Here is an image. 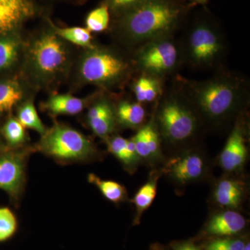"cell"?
<instances>
[{
    "label": "cell",
    "instance_id": "cell-1",
    "mask_svg": "<svg viewBox=\"0 0 250 250\" xmlns=\"http://www.w3.org/2000/svg\"><path fill=\"white\" fill-rule=\"evenodd\" d=\"M174 77V83L195 109L205 131H230L238 116L248 111L250 82L236 72L224 68L200 81Z\"/></svg>",
    "mask_w": 250,
    "mask_h": 250
},
{
    "label": "cell",
    "instance_id": "cell-2",
    "mask_svg": "<svg viewBox=\"0 0 250 250\" xmlns=\"http://www.w3.org/2000/svg\"><path fill=\"white\" fill-rule=\"evenodd\" d=\"M192 6L177 0H146L113 16V30L133 52L157 38L175 35Z\"/></svg>",
    "mask_w": 250,
    "mask_h": 250
},
{
    "label": "cell",
    "instance_id": "cell-3",
    "mask_svg": "<svg viewBox=\"0 0 250 250\" xmlns=\"http://www.w3.org/2000/svg\"><path fill=\"white\" fill-rule=\"evenodd\" d=\"M152 117L162 146L177 150L196 146L203 126L196 112L175 83L164 90Z\"/></svg>",
    "mask_w": 250,
    "mask_h": 250
},
{
    "label": "cell",
    "instance_id": "cell-4",
    "mask_svg": "<svg viewBox=\"0 0 250 250\" xmlns=\"http://www.w3.org/2000/svg\"><path fill=\"white\" fill-rule=\"evenodd\" d=\"M179 39L184 65L198 71L225 68L228 43L220 24L208 13L195 16Z\"/></svg>",
    "mask_w": 250,
    "mask_h": 250
},
{
    "label": "cell",
    "instance_id": "cell-5",
    "mask_svg": "<svg viewBox=\"0 0 250 250\" xmlns=\"http://www.w3.org/2000/svg\"><path fill=\"white\" fill-rule=\"evenodd\" d=\"M34 148L36 152L62 165L101 161L104 156L89 138L68 125L58 123L46 130Z\"/></svg>",
    "mask_w": 250,
    "mask_h": 250
},
{
    "label": "cell",
    "instance_id": "cell-6",
    "mask_svg": "<svg viewBox=\"0 0 250 250\" xmlns=\"http://www.w3.org/2000/svg\"><path fill=\"white\" fill-rule=\"evenodd\" d=\"M136 72L131 59L107 47L88 49L82 59L80 74L86 83L106 89L121 87Z\"/></svg>",
    "mask_w": 250,
    "mask_h": 250
},
{
    "label": "cell",
    "instance_id": "cell-7",
    "mask_svg": "<svg viewBox=\"0 0 250 250\" xmlns=\"http://www.w3.org/2000/svg\"><path fill=\"white\" fill-rule=\"evenodd\" d=\"M131 58L136 72L164 80L177 76L184 65L180 42L175 35L163 36L143 44L133 51Z\"/></svg>",
    "mask_w": 250,
    "mask_h": 250
},
{
    "label": "cell",
    "instance_id": "cell-8",
    "mask_svg": "<svg viewBox=\"0 0 250 250\" xmlns=\"http://www.w3.org/2000/svg\"><path fill=\"white\" fill-rule=\"evenodd\" d=\"M160 170L162 175L180 187L205 182L211 175L208 156L196 146L177 151L166 159Z\"/></svg>",
    "mask_w": 250,
    "mask_h": 250
},
{
    "label": "cell",
    "instance_id": "cell-9",
    "mask_svg": "<svg viewBox=\"0 0 250 250\" xmlns=\"http://www.w3.org/2000/svg\"><path fill=\"white\" fill-rule=\"evenodd\" d=\"M36 152L34 146L10 149L0 154V190L9 195L15 205H19L27 184L29 157Z\"/></svg>",
    "mask_w": 250,
    "mask_h": 250
},
{
    "label": "cell",
    "instance_id": "cell-10",
    "mask_svg": "<svg viewBox=\"0 0 250 250\" xmlns=\"http://www.w3.org/2000/svg\"><path fill=\"white\" fill-rule=\"evenodd\" d=\"M30 59L36 72L43 77L62 73L67 63L68 54L62 39L54 33L38 38L30 49Z\"/></svg>",
    "mask_w": 250,
    "mask_h": 250
},
{
    "label": "cell",
    "instance_id": "cell-11",
    "mask_svg": "<svg viewBox=\"0 0 250 250\" xmlns=\"http://www.w3.org/2000/svg\"><path fill=\"white\" fill-rule=\"evenodd\" d=\"M249 135V114L247 111L237 118L219 154L218 164L225 174H238L243 171L248 161Z\"/></svg>",
    "mask_w": 250,
    "mask_h": 250
},
{
    "label": "cell",
    "instance_id": "cell-12",
    "mask_svg": "<svg viewBox=\"0 0 250 250\" xmlns=\"http://www.w3.org/2000/svg\"><path fill=\"white\" fill-rule=\"evenodd\" d=\"M248 224L238 210L222 209L210 215L195 240L244 234Z\"/></svg>",
    "mask_w": 250,
    "mask_h": 250
},
{
    "label": "cell",
    "instance_id": "cell-13",
    "mask_svg": "<svg viewBox=\"0 0 250 250\" xmlns=\"http://www.w3.org/2000/svg\"><path fill=\"white\" fill-rule=\"evenodd\" d=\"M131 139L141 164L153 167L164 164L166 159L163 152L162 142L152 115L147 123L137 130Z\"/></svg>",
    "mask_w": 250,
    "mask_h": 250
},
{
    "label": "cell",
    "instance_id": "cell-14",
    "mask_svg": "<svg viewBox=\"0 0 250 250\" xmlns=\"http://www.w3.org/2000/svg\"><path fill=\"white\" fill-rule=\"evenodd\" d=\"M237 175L225 174L213 185L212 201L222 209L238 210L246 200L248 184Z\"/></svg>",
    "mask_w": 250,
    "mask_h": 250
},
{
    "label": "cell",
    "instance_id": "cell-15",
    "mask_svg": "<svg viewBox=\"0 0 250 250\" xmlns=\"http://www.w3.org/2000/svg\"><path fill=\"white\" fill-rule=\"evenodd\" d=\"M86 123L95 136L106 141L118 126L115 105L108 99H100L87 112Z\"/></svg>",
    "mask_w": 250,
    "mask_h": 250
},
{
    "label": "cell",
    "instance_id": "cell-16",
    "mask_svg": "<svg viewBox=\"0 0 250 250\" xmlns=\"http://www.w3.org/2000/svg\"><path fill=\"white\" fill-rule=\"evenodd\" d=\"M33 0H0V34L17 29L36 14Z\"/></svg>",
    "mask_w": 250,
    "mask_h": 250
},
{
    "label": "cell",
    "instance_id": "cell-17",
    "mask_svg": "<svg viewBox=\"0 0 250 250\" xmlns=\"http://www.w3.org/2000/svg\"><path fill=\"white\" fill-rule=\"evenodd\" d=\"M105 142L108 152L121 163L123 168L128 173H135L142 164L131 138L126 139L119 135H113Z\"/></svg>",
    "mask_w": 250,
    "mask_h": 250
},
{
    "label": "cell",
    "instance_id": "cell-18",
    "mask_svg": "<svg viewBox=\"0 0 250 250\" xmlns=\"http://www.w3.org/2000/svg\"><path fill=\"white\" fill-rule=\"evenodd\" d=\"M118 126L138 130L147 123V113L144 104L136 100H122L115 105Z\"/></svg>",
    "mask_w": 250,
    "mask_h": 250
},
{
    "label": "cell",
    "instance_id": "cell-19",
    "mask_svg": "<svg viewBox=\"0 0 250 250\" xmlns=\"http://www.w3.org/2000/svg\"><path fill=\"white\" fill-rule=\"evenodd\" d=\"M137 74L131 83V90L135 100L143 104H155L165 90V80L147 74Z\"/></svg>",
    "mask_w": 250,
    "mask_h": 250
},
{
    "label": "cell",
    "instance_id": "cell-20",
    "mask_svg": "<svg viewBox=\"0 0 250 250\" xmlns=\"http://www.w3.org/2000/svg\"><path fill=\"white\" fill-rule=\"evenodd\" d=\"M162 175L161 170H154L149 174L147 182L140 188L130 202L134 204L135 213L133 225L137 226L141 223L143 213L152 205L157 192L158 183Z\"/></svg>",
    "mask_w": 250,
    "mask_h": 250
},
{
    "label": "cell",
    "instance_id": "cell-21",
    "mask_svg": "<svg viewBox=\"0 0 250 250\" xmlns=\"http://www.w3.org/2000/svg\"><path fill=\"white\" fill-rule=\"evenodd\" d=\"M85 100L70 95H56L51 97L43 105L44 109L52 116H74L83 111Z\"/></svg>",
    "mask_w": 250,
    "mask_h": 250
},
{
    "label": "cell",
    "instance_id": "cell-22",
    "mask_svg": "<svg viewBox=\"0 0 250 250\" xmlns=\"http://www.w3.org/2000/svg\"><path fill=\"white\" fill-rule=\"evenodd\" d=\"M87 179L90 184L98 188L108 201L114 205H120L129 200L127 190L123 184L115 181L105 180L94 173L88 174Z\"/></svg>",
    "mask_w": 250,
    "mask_h": 250
},
{
    "label": "cell",
    "instance_id": "cell-23",
    "mask_svg": "<svg viewBox=\"0 0 250 250\" xmlns=\"http://www.w3.org/2000/svg\"><path fill=\"white\" fill-rule=\"evenodd\" d=\"M23 90L15 80L0 82V114L9 113L22 100Z\"/></svg>",
    "mask_w": 250,
    "mask_h": 250
},
{
    "label": "cell",
    "instance_id": "cell-24",
    "mask_svg": "<svg viewBox=\"0 0 250 250\" xmlns=\"http://www.w3.org/2000/svg\"><path fill=\"white\" fill-rule=\"evenodd\" d=\"M26 128L16 118H10L3 126V136L10 149H18L27 146L29 141Z\"/></svg>",
    "mask_w": 250,
    "mask_h": 250
},
{
    "label": "cell",
    "instance_id": "cell-25",
    "mask_svg": "<svg viewBox=\"0 0 250 250\" xmlns=\"http://www.w3.org/2000/svg\"><path fill=\"white\" fill-rule=\"evenodd\" d=\"M54 34L62 39L69 41L75 45L91 49L95 47L93 44V36L91 32L86 28L72 27L59 28L54 26Z\"/></svg>",
    "mask_w": 250,
    "mask_h": 250
},
{
    "label": "cell",
    "instance_id": "cell-26",
    "mask_svg": "<svg viewBox=\"0 0 250 250\" xmlns=\"http://www.w3.org/2000/svg\"><path fill=\"white\" fill-rule=\"evenodd\" d=\"M200 245L202 250H243L249 241L248 234L206 238Z\"/></svg>",
    "mask_w": 250,
    "mask_h": 250
},
{
    "label": "cell",
    "instance_id": "cell-27",
    "mask_svg": "<svg viewBox=\"0 0 250 250\" xmlns=\"http://www.w3.org/2000/svg\"><path fill=\"white\" fill-rule=\"evenodd\" d=\"M16 118L24 127L34 130L41 136L47 130L31 101L25 102L18 108Z\"/></svg>",
    "mask_w": 250,
    "mask_h": 250
},
{
    "label": "cell",
    "instance_id": "cell-28",
    "mask_svg": "<svg viewBox=\"0 0 250 250\" xmlns=\"http://www.w3.org/2000/svg\"><path fill=\"white\" fill-rule=\"evenodd\" d=\"M111 16L107 5L102 3L98 7L92 10L85 18L86 29L94 33L106 30L111 23Z\"/></svg>",
    "mask_w": 250,
    "mask_h": 250
},
{
    "label": "cell",
    "instance_id": "cell-29",
    "mask_svg": "<svg viewBox=\"0 0 250 250\" xmlns=\"http://www.w3.org/2000/svg\"><path fill=\"white\" fill-rule=\"evenodd\" d=\"M20 43L13 38H0V70L9 68L17 60Z\"/></svg>",
    "mask_w": 250,
    "mask_h": 250
},
{
    "label": "cell",
    "instance_id": "cell-30",
    "mask_svg": "<svg viewBox=\"0 0 250 250\" xmlns=\"http://www.w3.org/2000/svg\"><path fill=\"white\" fill-rule=\"evenodd\" d=\"M18 229L17 217L8 207H0V243L9 241Z\"/></svg>",
    "mask_w": 250,
    "mask_h": 250
},
{
    "label": "cell",
    "instance_id": "cell-31",
    "mask_svg": "<svg viewBox=\"0 0 250 250\" xmlns=\"http://www.w3.org/2000/svg\"><path fill=\"white\" fill-rule=\"evenodd\" d=\"M145 1L146 0H104L103 3L107 5L112 16H116Z\"/></svg>",
    "mask_w": 250,
    "mask_h": 250
},
{
    "label": "cell",
    "instance_id": "cell-32",
    "mask_svg": "<svg viewBox=\"0 0 250 250\" xmlns=\"http://www.w3.org/2000/svg\"><path fill=\"white\" fill-rule=\"evenodd\" d=\"M168 248L169 250H202L195 239L173 241L170 243Z\"/></svg>",
    "mask_w": 250,
    "mask_h": 250
},
{
    "label": "cell",
    "instance_id": "cell-33",
    "mask_svg": "<svg viewBox=\"0 0 250 250\" xmlns=\"http://www.w3.org/2000/svg\"><path fill=\"white\" fill-rule=\"evenodd\" d=\"M177 1H182V2L188 3L194 6V5H205L208 2L209 0H177Z\"/></svg>",
    "mask_w": 250,
    "mask_h": 250
},
{
    "label": "cell",
    "instance_id": "cell-34",
    "mask_svg": "<svg viewBox=\"0 0 250 250\" xmlns=\"http://www.w3.org/2000/svg\"><path fill=\"white\" fill-rule=\"evenodd\" d=\"M147 250H169L168 247L162 246L159 243H154L149 247Z\"/></svg>",
    "mask_w": 250,
    "mask_h": 250
},
{
    "label": "cell",
    "instance_id": "cell-35",
    "mask_svg": "<svg viewBox=\"0 0 250 250\" xmlns=\"http://www.w3.org/2000/svg\"><path fill=\"white\" fill-rule=\"evenodd\" d=\"M243 250H250V240L248 242H247L246 246H245L244 248H243Z\"/></svg>",
    "mask_w": 250,
    "mask_h": 250
}]
</instances>
